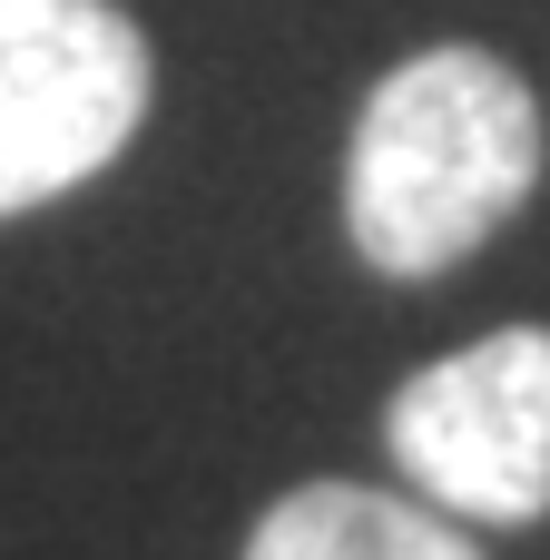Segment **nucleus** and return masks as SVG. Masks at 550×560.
Masks as SVG:
<instances>
[{
	"label": "nucleus",
	"mask_w": 550,
	"mask_h": 560,
	"mask_svg": "<svg viewBox=\"0 0 550 560\" xmlns=\"http://www.w3.org/2000/svg\"><path fill=\"white\" fill-rule=\"evenodd\" d=\"M531 187H541V98L522 89L512 59L453 39L403 59L364 98L344 158V226L374 276L423 285L472 246H492Z\"/></svg>",
	"instance_id": "obj_1"
},
{
	"label": "nucleus",
	"mask_w": 550,
	"mask_h": 560,
	"mask_svg": "<svg viewBox=\"0 0 550 560\" xmlns=\"http://www.w3.org/2000/svg\"><path fill=\"white\" fill-rule=\"evenodd\" d=\"M157 98V59L118 0H0V217L89 187Z\"/></svg>",
	"instance_id": "obj_2"
},
{
	"label": "nucleus",
	"mask_w": 550,
	"mask_h": 560,
	"mask_svg": "<svg viewBox=\"0 0 550 560\" xmlns=\"http://www.w3.org/2000/svg\"><path fill=\"white\" fill-rule=\"evenodd\" d=\"M246 560H482V551L423 502H394L364 482H305L256 522Z\"/></svg>",
	"instance_id": "obj_4"
},
{
	"label": "nucleus",
	"mask_w": 550,
	"mask_h": 560,
	"mask_svg": "<svg viewBox=\"0 0 550 560\" xmlns=\"http://www.w3.org/2000/svg\"><path fill=\"white\" fill-rule=\"evenodd\" d=\"M394 463L453 522H541L550 512V325H502L423 364L384 413Z\"/></svg>",
	"instance_id": "obj_3"
}]
</instances>
